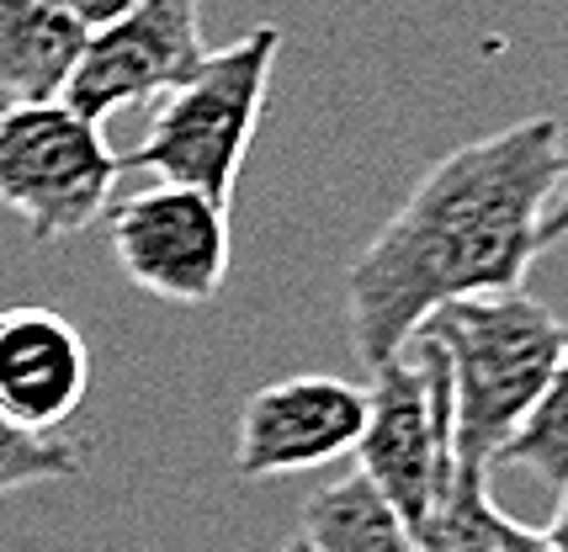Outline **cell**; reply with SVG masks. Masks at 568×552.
Listing matches in <instances>:
<instances>
[{"label": "cell", "mask_w": 568, "mask_h": 552, "mask_svg": "<svg viewBox=\"0 0 568 552\" xmlns=\"http://www.w3.org/2000/svg\"><path fill=\"white\" fill-rule=\"evenodd\" d=\"M564 165L558 117H526L436 160L346 272V325L362 367L377 372L404 356L446 303L520 287L542 255L537 228Z\"/></svg>", "instance_id": "1"}, {"label": "cell", "mask_w": 568, "mask_h": 552, "mask_svg": "<svg viewBox=\"0 0 568 552\" xmlns=\"http://www.w3.org/2000/svg\"><path fill=\"white\" fill-rule=\"evenodd\" d=\"M415 335L436 346L446 367L452 468L495 473L505 441L542 399L547 377L564 356L568 325L520 287H510L446 303Z\"/></svg>", "instance_id": "2"}, {"label": "cell", "mask_w": 568, "mask_h": 552, "mask_svg": "<svg viewBox=\"0 0 568 552\" xmlns=\"http://www.w3.org/2000/svg\"><path fill=\"white\" fill-rule=\"evenodd\" d=\"M276 53H282L276 27H255L240 43L207 53L197 75L160 96L149 133L128 154H118V165L229 202L261 127Z\"/></svg>", "instance_id": "3"}, {"label": "cell", "mask_w": 568, "mask_h": 552, "mask_svg": "<svg viewBox=\"0 0 568 552\" xmlns=\"http://www.w3.org/2000/svg\"><path fill=\"white\" fill-rule=\"evenodd\" d=\"M123 176L101 123H85L64 101L0 112V202L32 239H70L91 228Z\"/></svg>", "instance_id": "4"}, {"label": "cell", "mask_w": 568, "mask_h": 552, "mask_svg": "<svg viewBox=\"0 0 568 552\" xmlns=\"http://www.w3.org/2000/svg\"><path fill=\"white\" fill-rule=\"evenodd\" d=\"M356 473L398 510L409 531L442 504L452 483V403L446 367L430 340H409V351L383 361L367 388V426L356 441Z\"/></svg>", "instance_id": "5"}, {"label": "cell", "mask_w": 568, "mask_h": 552, "mask_svg": "<svg viewBox=\"0 0 568 552\" xmlns=\"http://www.w3.org/2000/svg\"><path fill=\"white\" fill-rule=\"evenodd\" d=\"M202 0H139L118 22L97 27L74 59L64 106L85 123H106L123 106L165 96L202 70Z\"/></svg>", "instance_id": "6"}, {"label": "cell", "mask_w": 568, "mask_h": 552, "mask_svg": "<svg viewBox=\"0 0 568 552\" xmlns=\"http://www.w3.org/2000/svg\"><path fill=\"white\" fill-rule=\"evenodd\" d=\"M112 255L133 287L165 303H213L229 282V202L149 186L112 207Z\"/></svg>", "instance_id": "7"}, {"label": "cell", "mask_w": 568, "mask_h": 552, "mask_svg": "<svg viewBox=\"0 0 568 552\" xmlns=\"http://www.w3.org/2000/svg\"><path fill=\"white\" fill-rule=\"evenodd\" d=\"M367 426V388L346 377H282L240 409L234 468L240 478H287L356 452Z\"/></svg>", "instance_id": "8"}, {"label": "cell", "mask_w": 568, "mask_h": 552, "mask_svg": "<svg viewBox=\"0 0 568 552\" xmlns=\"http://www.w3.org/2000/svg\"><path fill=\"white\" fill-rule=\"evenodd\" d=\"M91 346L53 308H6L0 314V420L17 430H53L85 403Z\"/></svg>", "instance_id": "9"}, {"label": "cell", "mask_w": 568, "mask_h": 552, "mask_svg": "<svg viewBox=\"0 0 568 552\" xmlns=\"http://www.w3.org/2000/svg\"><path fill=\"white\" fill-rule=\"evenodd\" d=\"M85 38L59 0H0V112L64 96Z\"/></svg>", "instance_id": "10"}, {"label": "cell", "mask_w": 568, "mask_h": 552, "mask_svg": "<svg viewBox=\"0 0 568 552\" xmlns=\"http://www.w3.org/2000/svg\"><path fill=\"white\" fill-rule=\"evenodd\" d=\"M297 536L308 542V552H415V531L362 473L324 483L303 510Z\"/></svg>", "instance_id": "11"}, {"label": "cell", "mask_w": 568, "mask_h": 552, "mask_svg": "<svg viewBox=\"0 0 568 552\" xmlns=\"http://www.w3.org/2000/svg\"><path fill=\"white\" fill-rule=\"evenodd\" d=\"M495 468H526L531 478H542L552 489L568 483V335H564V356L547 377L537 409L526 415V426L505 441Z\"/></svg>", "instance_id": "12"}, {"label": "cell", "mask_w": 568, "mask_h": 552, "mask_svg": "<svg viewBox=\"0 0 568 552\" xmlns=\"http://www.w3.org/2000/svg\"><path fill=\"white\" fill-rule=\"evenodd\" d=\"M80 468H85V452L64 441L59 430L43 436V430H17L0 420V500L17 489H32V483L74 478Z\"/></svg>", "instance_id": "13"}, {"label": "cell", "mask_w": 568, "mask_h": 552, "mask_svg": "<svg viewBox=\"0 0 568 552\" xmlns=\"http://www.w3.org/2000/svg\"><path fill=\"white\" fill-rule=\"evenodd\" d=\"M64 11H70L74 22L85 27V32H97V27H106V22H118L123 11H133L139 0H59Z\"/></svg>", "instance_id": "14"}, {"label": "cell", "mask_w": 568, "mask_h": 552, "mask_svg": "<svg viewBox=\"0 0 568 552\" xmlns=\"http://www.w3.org/2000/svg\"><path fill=\"white\" fill-rule=\"evenodd\" d=\"M495 552H558V548L547 542L542 531L520 527V521H510V515L499 510V527H495Z\"/></svg>", "instance_id": "15"}, {"label": "cell", "mask_w": 568, "mask_h": 552, "mask_svg": "<svg viewBox=\"0 0 568 552\" xmlns=\"http://www.w3.org/2000/svg\"><path fill=\"white\" fill-rule=\"evenodd\" d=\"M537 239L547 245H558V239H568V165H564V181H558V192H552V202H547L542 213V228H537Z\"/></svg>", "instance_id": "16"}, {"label": "cell", "mask_w": 568, "mask_h": 552, "mask_svg": "<svg viewBox=\"0 0 568 552\" xmlns=\"http://www.w3.org/2000/svg\"><path fill=\"white\" fill-rule=\"evenodd\" d=\"M547 542L558 552H568V483L558 489V510H552V521H547V531H542Z\"/></svg>", "instance_id": "17"}, {"label": "cell", "mask_w": 568, "mask_h": 552, "mask_svg": "<svg viewBox=\"0 0 568 552\" xmlns=\"http://www.w3.org/2000/svg\"><path fill=\"white\" fill-rule=\"evenodd\" d=\"M282 552H308V542H303V536H287V542H282Z\"/></svg>", "instance_id": "18"}]
</instances>
